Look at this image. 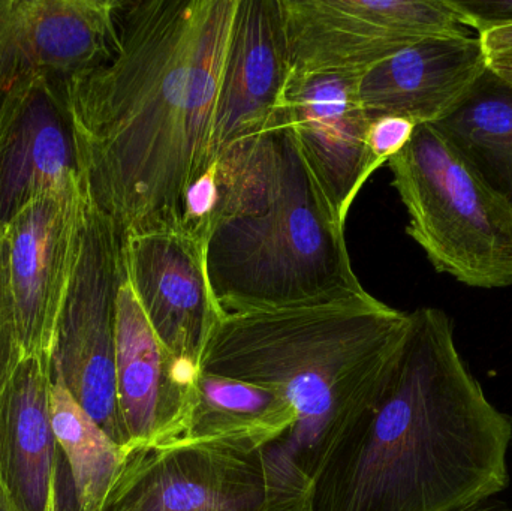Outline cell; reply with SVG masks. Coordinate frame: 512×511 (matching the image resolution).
<instances>
[{"instance_id":"obj_23","label":"cell","mask_w":512,"mask_h":511,"mask_svg":"<svg viewBox=\"0 0 512 511\" xmlns=\"http://www.w3.org/2000/svg\"><path fill=\"white\" fill-rule=\"evenodd\" d=\"M468 29L477 35L512 24V0H448Z\"/></svg>"},{"instance_id":"obj_21","label":"cell","mask_w":512,"mask_h":511,"mask_svg":"<svg viewBox=\"0 0 512 511\" xmlns=\"http://www.w3.org/2000/svg\"><path fill=\"white\" fill-rule=\"evenodd\" d=\"M18 362L20 351L9 287L8 243L5 237H0V387Z\"/></svg>"},{"instance_id":"obj_19","label":"cell","mask_w":512,"mask_h":511,"mask_svg":"<svg viewBox=\"0 0 512 511\" xmlns=\"http://www.w3.org/2000/svg\"><path fill=\"white\" fill-rule=\"evenodd\" d=\"M433 126L512 210V86L487 69L456 111Z\"/></svg>"},{"instance_id":"obj_20","label":"cell","mask_w":512,"mask_h":511,"mask_svg":"<svg viewBox=\"0 0 512 511\" xmlns=\"http://www.w3.org/2000/svg\"><path fill=\"white\" fill-rule=\"evenodd\" d=\"M51 425L74 485L75 511H105L129 452L75 401L56 375L50 392Z\"/></svg>"},{"instance_id":"obj_10","label":"cell","mask_w":512,"mask_h":511,"mask_svg":"<svg viewBox=\"0 0 512 511\" xmlns=\"http://www.w3.org/2000/svg\"><path fill=\"white\" fill-rule=\"evenodd\" d=\"M120 255L153 332L194 381L222 318L207 275L204 240L185 230L129 234Z\"/></svg>"},{"instance_id":"obj_15","label":"cell","mask_w":512,"mask_h":511,"mask_svg":"<svg viewBox=\"0 0 512 511\" xmlns=\"http://www.w3.org/2000/svg\"><path fill=\"white\" fill-rule=\"evenodd\" d=\"M192 384L153 332L122 267L116 299V389L129 452L182 437Z\"/></svg>"},{"instance_id":"obj_12","label":"cell","mask_w":512,"mask_h":511,"mask_svg":"<svg viewBox=\"0 0 512 511\" xmlns=\"http://www.w3.org/2000/svg\"><path fill=\"white\" fill-rule=\"evenodd\" d=\"M119 0H0V102L26 78H71L107 62Z\"/></svg>"},{"instance_id":"obj_8","label":"cell","mask_w":512,"mask_h":511,"mask_svg":"<svg viewBox=\"0 0 512 511\" xmlns=\"http://www.w3.org/2000/svg\"><path fill=\"white\" fill-rule=\"evenodd\" d=\"M292 75L355 72L426 38L465 35L448 0H279Z\"/></svg>"},{"instance_id":"obj_5","label":"cell","mask_w":512,"mask_h":511,"mask_svg":"<svg viewBox=\"0 0 512 511\" xmlns=\"http://www.w3.org/2000/svg\"><path fill=\"white\" fill-rule=\"evenodd\" d=\"M408 210L406 233L439 273L472 288L512 285V210L433 125H418L388 161Z\"/></svg>"},{"instance_id":"obj_9","label":"cell","mask_w":512,"mask_h":511,"mask_svg":"<svg viewBox=\"0 0 512 511\" xmlns=\"http://www.w3.org/2000/svg\"><path fill=\"white\" fill-rule=\"evenodd\" d=\"M86 204L83 180L71 179L33 200L6 230L20 360H51L80 254Z\"/></svg>"},{"instance_id":"obj_7","label":"cell","mask_w":512,"mask_h":511,"mask_svg":"<svg viewBox=\"0 0 512 511\" xmlns=\"http://www.w3.org/2000/svg\"><path fill=\"white\" fill-rule=\"evenodd\" d=\"M122 237L89 198L77 266L66 293L51 353L53 375L75 401L129 452L116 389V299Z\"/></svg>"},{"instance_id":"obj_11","label":"cell","mask_w":512,"mask_h":511,"mask_svg":"<svg viewBox=\"0 0 512 511\" xmlns=\"http://www.w3.org/2000/svg\"><path fill=\"white\" fill-rule=\"evenodd\" d=\"M69 78H26L0 102V237L33 200L81 179Z\"/></svg>"},{"instance_id":"obj_16","label":"cell","mask_w":512,"mask_h":511,"mask_svg":"<svg viewBox=\"0 0 512 511\" xmlns=\"http://www.w3.org/2000/svg\"><path fill=\"white\" fill-rule=\"evenodd\" d=\"M486 71L480 36H432L364 72L358 96L369 119L435 125L456 111Z\"/></svg>"},{"instance_id":"obj_14","label":"cell","mask_w":512,"mask_h":511,"mask_svg":"<svg viewBox=\"0 0 512 511\" xmlns=\"http://www.w3.org/2000/svg\"><path fill=\"white\" fill-rule=\"evenodd\" d=\"M291 78L279 0H239L219 77L213 161L273 122Z\"/></svg>"},{"instance_id":"obj_22","label":"cell","mask_w":512,"mask_h":511,"mask_svg":"<svg viewBox=\"0 0 512 511\" xmlns=\"http://www.w3.org/2000/svg\"><path fill=\"white\" fill-rule=\"evenodd\" d=\"M415 128V123L403 117L381 116L370 119L367 147L376 170L409 143Z\"/></svg>"},{"instance_id":"obj_6","label":"cell","mask_w":512,"mask_h":511,"mask_svg":"<svg viewBox=\"0 0 512 511\" xmlns=\"http://www.w3.org/2000/svg\"><path fill=\"white\" fill-rule=\"evenodd\" d=\"M309 494L279 447L176 440L129 452L105 511H289Z\"/></svg>"},{"instance_id":"obj_1","label":"cell","mask_w":512,"mask_h":511,"mask_svg":"<svg viewBox=\"0 0 512 511\" xmlns=\"http://www.w3.org/2000/svg\"><path fill=\"white\" fill-rule=\"evenodd\" d=\"M239 0L123 2L113 56L69 80L90 203L119 236L183 230L212 165L219 77Z\"/></svg>"},{"instance_id":"obj_18","label":"cell","mask_w":512,"mask_h":511,"mask_svg":"<svg viewBox=\"0 0 512 511\" xmlns=\"http://www.w3.org/2000/svg\"><path fill=\"white\" fill-rule=\"evenodd\" d=\"M295 425L294 410L273 390L198 371L188 423L179 440L228 441L283 450Z\"/></svg>"},{"instance_id":"obj_2","label":"cell","mask_w":512,"mask_h":511,"mask_svg":"<svg viewBox=\"0 0 512 511\" xmlns=\"http://www.w3.org/2000/svg\"><path fill=\"white\" fill-rule=\"evenodd\" d=\"M512 419L441 309L409 312L378 389L310 480V511H466L510 485Z\"/></svg>"},{"instance_id":"obj_13","label":"cell","mask_w":512,"mask_h":511,"mask_svg":"<svg viewBox=\"0 0 512 511\" xmlns=\"http://www.w3.org/2000/svg\"><path fill=\"white\" fill-rule=\"evenodd\" d=\"M361 75H292L285 98V113L301 153L343 224L376 171L367 147L370 119L358 96Z\"/></svg>"},{"instance_id":"obj_17","label":"cell","mask_w":512,"mask_h":511,"mask_svg":"<svg viewBox=\"0 0 512 511\" xmlns=\"http://www.w3.org/2000/svg\"><path fill=\"white\" fill-rule=\"evenodd\" d=\"M51 360L23 359L0 387V480L18 511H59Z\"/></svg>"},{"instance_id":"obj_3","label":"cell","mask_w":512,"mask_h":511,"mask_svg":"<svg viewBox=\"0 0 512 511\" xmlns=\"http://www.w3.org/2000/svg\"><path fill=\"white\" fill-rule=\"evenodd\" d=\"M222 317L363 296L345 224L310 171L285 108L218 161V201L204 234Z\"/></svg>"},{"instance_id":"obj_25","label":"cell","mask_w":512,"mask_h":511,"mask_svg":"<svg viewBox=\"0 0 512 511\" xmlns=\"http://www.w3.org/2000/svg\"><path fill=\"white\" fill-rule=\"evenodd\" d=\"M466 511H508L507 509H502L501 506H492V507H475V509L466 510Z\"/></svg>"},{"instance_id":"obj_26","label":"cell","mask_w":512,"mask_h":511,"mask_svg":"<svg viewBox=\"0 0 512 511\" xmlns=\"http://www.w3.org/2000/svg\"><path fill=\"white\" fill-rule=\"evenodd\" d=\"M289 511H310L309 507H303V509H295V510H289Z\"/></svg>"},{"instance_id":"obj_24","label":"cell","mask_w":512,"mask_h":511,"mask_svg":"<svg viewBox=\"0 0 512 511\" xmlns=\"http://www.w3.org/2000/svg\"><path fill=\"white\" fill-rule=\"evenodd\" d=\"M487 69L512 86V24L480 33Z\"/></svg>"},{"instance_id":"obj_4","label":"cell","mask_w":512,"mask_h":511,"mask_svg":"<svg viewBox=\"0 0 512 511\" xmlns=\"http://www.w3.org/2000/svg\"><path fill=\"white\" fill-rule=\"evenodd\" d=\"M408 324L409 314L369 293L227 315L207 342L200 371L279 395L297 416L283 452L312 480L378 389Z\"/></svg>"}]
</instances>
